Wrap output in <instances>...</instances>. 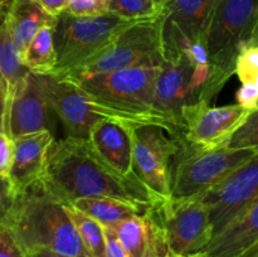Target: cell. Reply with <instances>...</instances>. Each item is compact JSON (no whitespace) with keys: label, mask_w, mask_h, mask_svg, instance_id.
I'll list each match as a JSON object with an SVG mask.
<instances>
[{"label":"cell","mask_w":258,"mask_h":257,"mask_svg":"<svg viewBox=\"0 0 258 257\" xmlns=\"http://www.w3.org/2000/svg\"><path fill=\"white\" fill-rule=\"evenodd\" d=\"M35 2L52 17H57L64 12L68 4V0H35Z\"/></svg>","instance_id":"e575fe53"},{"label":"cell","mask_w":258,"mask_h":257,"mask_svg":"<svg viewBox=\"0 0 258 257\" xmlns=\"http://www.w3.org/2000/svg\"><path fill=\"white\" fill-rule=\"evenodd\" d=\"M258 246V201L212 236L202 257H242Z\"/></svg>","instance_id":"ac0fdd59"},{"label":"cell","mask_w":258,"mask_h":257,"mask_svg":"<svg viewBox=\"0 0 258 257\" xmlns=\"http://www.w3.org/2000/svg\"><path fill=\"white\" fill-rule=\"evenodd\" d=\"M0 257H24L10 232L0 224Z\"/></svg>","instance_id":"4dcf8cb0"},{"label":"cell","mask_w":258,"mask_h":257,"mask_svg":"<svg viewBox=\"0 0 258 257\" xmlns=\"http://www.w3.org/2000/svg\"><path fill=\"white\" fill-rule=\"evenodd\" d=\"M67 206L77 209L81 213L95 219L102 227H113L123 219L134 214L144 213L149 208H139L133 204L106 197L96 198H80L71 202Z\"/></svg>","instance_id":"44dd1931"},{"label":"cell","mask_w":258,"mask_h":257,"mask_svg":"<svg viewBox=\"0 0 258 257\" xmlns=\"http://www.w3.org/2000/svg\"><path fill=\"white\" fill-rule=\"evenodd\" d=\"M54 18L35 0H10L7 9V23L20 57L38 30L44 25L53 24Z\"/></svg>","instance_id":"ffe728a7"},{"label":"cell","mask_w":258,"mask_h":257,"mask_svg":"<svg viewBox=\"0 0 258 257\" xmlns=\"http://www.w3.org/2000/svg\"><path fill=\"white\" fill-rule=\"evenodd\" d=\"M133 128L110 120H101L91 128L87 139L111 166L125 175L135 174L133 170Z\"/></svg>","instance_id":"d6986e66"},{"label":"cell","mask_w":258,"mask_h":257,"mask_svg":"<svg viewBox=\"0 0 258 257\" xmlns=\"http://www.w3.org/2000/svg\"><path fill=\"white\" fill-rule=\"evenodd\" d=\"M154 2H155L156 4L159 5V7H163V3H164V0H154Z\"/></svg>","instance_id":"74e56055"},{"label":"cell","mask_w":258,"mask_h":257,"mask_svg":"<svg viewBox=\"0 0 258 257\" xmlns=\"http://www.w3.org/2000/svg\"><path fill=\"white\" fill-rule=\"evenodd\" d=\"M66 12L76 17H100L108 13V0H68Z\"/></svg>","instance_id":"83f0119b"},{"label":"cell","mask_w":258,"mask_h":257,"mask_svg":"<svg viewBox=\"0 0 258 257\" xmlns=\"http://www.w3.org/2000/svg\"><path fill=\"white\" fill-rule=\"evenodd\" d=\"M10 0H0V4H5V3H9Z\"/></svg>","instance_id":"f35d334b"},{"label":"cell","mask_w":258,"mask_h":257,"mask_svg":"<svg viewBox=\"0 0 258 257\" xmlns=\"http://www.w3.org/2000/svg\"><path fill=\"white\" fill-rule=\"evenodd\" d=\"M191 257H202V256H199V254L197 253V254H194V256H191Z\"/></svg>","instance_id":"ab89813d"},{"label":"cell","mask_w":258,"mask_h":257,"mask_svg":"<svg viewBox=\"0 0 258 257\" xmlns=\"http://www.w3.org/2000/svg\"><path fill=\"white\" fill-rule=\"evenodd\" d=\"M258 83H242L237 92V103L249 111L257 110Z\"/></svg>","instance_id":"f1b7e54d"},{"label":"cell","mask_w":258,"mask_h":257,"mask_svg":"<svg viewBox=\"0 0 258 257\" xmlns=\"http://www.w3.org/2000/svg\"><path fill=\"white\" fill-rule=\"evenodd\" d=\"M138 20L107 13L100 17H76L64 10L52 25L55 50L53 76L64 77L73 70L106 49L118 34Z\"/></svg>","instance_id":"5b68a950"},{"label":"cell","mask_w":258,"mask_h":257,"mask_svg":"<svg viewBox=\"0 0 258 257\" xmlns=\"http://www.w3.org/2000/svg\"><path fill=\"white\" fill-rule=\"evenodd\" d=\"M242 257H258V246L253 247L251 251H248L246 254H243Z\"/></svg>","instance_id":"8d00e7d4"},{"label":"cell","mask_w":258,"mask_h":257,"mask_svg":"<svg viewBox=\"0 0 258 257\" xmlns=\"http://www.w3.org/2000/svg\"><path fill=\"white\" fill-rule=\"evenodd\" d=\"M24 257H73L68 254L58 253V252L49 251V249H33V251L24 253Z\"/></svg>","instance_id":"d590c367"},{"label":"cell","mask_w":258,"mask_h":257,"mask_svg":"<svg viewBox=\"0 0 258 257\" xmlns=\"http://www.w3.org/2000/svg\"><path fill=\"white\" fill-rule=\"evenodd\" d=\"M40 78L48 103L64 126L67 136L88 139L91 128L106 120L75 82L53 75H40Z\"/></svg>","instance_id":"9a60e30c"},{"label":"cell","mask_w":258,"mask_h":257,"mask_svg":"<svg viewBox=\"0 0 258 257\" xmlns=\"http://www.w3.org/2000/svg\"><path fill=\"white\" fill-rule=\"evenodd\" d=\"M105 233V254L106 257H127L125 249L121 246L115 231L111 227H103Z\"/></svg>","instance_id":"1f68e13d"},{"label":"cell","mask_w":258,"mask_h":257,"mask_svg":"<svg viewBox=\"0 0 258 257\" xmlns=\"http://www.w3.org/2000/svg\"><path fill=\"white\" fill-rule=\"evenodd\" d=\"M160 204L111 227L127 257H175L166 238Z\"/></svg>","instance_id":"2e32d148"},{"label":"cell","mask_w":258,"mask_h":257,"mask_svg":"<svg viewBox=\"0 0 258 257\" xmlns=\"http://www.w3.org/2000/svg\"><path fill=\"white\" fill-rule=\"evenodd\" d=\"M68 213L88 257H106L103 227L95 219L68 206Z\"/></svg>","instance_id":"cb8c5ba5"},{"label":"cell","mask_w":258,"mask_h":257,"mask_svg":"<svg viewBox=\"0 0 258 257\" xmlns=\"http://www.w3.org/2000/svg\"><path fill=\"white\" fill-rule=\"evenodd\" d=\"M193 68L185 54L166 57L159 66L154 88L153 112L173 138L181 136V112L191 103L190 85Z\"/></svg>","instance_id":"7c38bea8"},{"label":"cell","mask_w":258,"mask_h":257,"mask_svg":"<svg viewBox=\"0 0 258 257\" xmlns=\"http://www.w3.org/2000/svg\"><path fill=\"white\" fill-rule=\"evenodd\" d=\"M133 170L138 178L160 199L170 197L171 161L179 148L176 138L158 125L131 130Z\"/></svg>","instance_id":"ba28073f"},{"label":"cell","mask_w":258,"mask_h":257,"mask_svg":"<svg viewBox=\"0 0 258 257\" xmlns=\"http://www.w3.org/2000/svg\"><path fill=\"white\" fill-rule=\"evenodd\" d=\"M9 3L0 4V73L8 85V90H13L18 81L25 76L27 68L22 65L20 55L15 48L7 23V9ZM9 98V97H8Z\"/></svg>","instance_id":"603a6c76"},{"label":"cell","mask_w":258,"mask_h":257,"mask_svg":"<svg viewBox=\"0 0 258 257\" xmlns=\"http://www.w3.org/2000/svg\"><path fill=\"white\" fill-rule=\"evenodd\" d=\"M42 180L66 204L80 198L106 197L139 208L163 203L136 174L125 175L111 166L87 139L67 136L54 141Z\"/></svg>","instance_id":"6da1fadb"},{"label":"cell","mask_w":258,"mask_h":257,"mask_svg":"<svg viewBox=\"0 0 258 257\" xmlns=\"http://www.w3.org/2000/svg\"><path fill=\"white\" fill-rule=\"evenodd\" d=\"M227 146L233 149H257L258 150V110L252 111L248 117L237 127Z\"/></svg>","instance_id":"484cf974"},{"label":"cell","mask_w":258,"mask_h":257,"mask_svg":"<svg viewBox=\"0 0 258 257\" xmlns=\"http://www.w3.org/2000/svg\"><path fill=\"white\" fill-rule=\"evenodd\" d=\"M53 115L40 75L28 71L9 93L5 134L14 139L42 130L52 133Z\"/></svg>","instance_id":"5bb4252c"},{"label":"cell","mask_w":258,"mask_h":257,"mask_svg":"<svg viewBox=\"0 0 258 257\" xmlns=\"http://www.w3.org/2000/svg\"><path fill=\"white\" fill-rule=\"evenodd\" d=\"M13 197H14V193H13L8 178H0V221L7 214L8 209L12 204Z\"/></svg>","instance_id":"d6a6232c"},{"label":"cell","mask_w":258,"mask_h":257,"mask_svg":"<svg viewBox=\"0 0 258 257\" xmlns=\"http://www.w3.org/2000/svg\"><path fill=\"white\" fill-rule=\"evenodd\" d=\"M199 197L208 212L214 234L258 201V156Z\"/></svg>","instance_id":"8fae6325"},{"label":"cell","mask_w":258,"mask_h":257,"mask_svg":"<svg viewBox=\"0 0 258 257\" xmlns=\"http://www.w3.org/2000/svg\"><path fill=\"white\" fill-rule=\"evenodd\" d=\"M8 97H9V90L5 82L4 77L0 73V133L5 134V116H7Z\"/></svg>","instance_id":"836d02e7"},{"label":"cell","mask_w":258,"mask_h":257,"mask_svg":"<svg viewBox=\"0 0 258 257\" xmlns=\"http://www.w3.org/2000/svg\"><path fill=\"white\" fill-rule=\"evenodd\" d=\"M234 75L241 83H258V44L241 50L234 65Z\"/></svg>","instance_id":"4316f807"},{"label":"cell","mask_w":258,"mask_h":257,"mask_svg":"<svg viewBox=\"0 0 258 257\" xmlns=\"http://www.w3.org/2000/svg\"><path fill=\"white\" fill-rule=\"evenodd\" d=\"M178 141L179 148L170 169L171 198L202 196L222 179L258 156L257 149L199 148L180 139Z\"/></svg>","instance_id":"8992f818"},{"label":"cell","mask_w":258,"mask_h":257,"mask_svg":"<svg viewBox=\"0 0 258 257\" xmlns=\"http://www.w3.org/2000/svg\"><path fill=\"white\" fill-rule=\"evenodd\" d=\"M165 59L161 40L160 15L138 20L123 30L103 52L66 75L64 80H80L97 73L123 68L153 66L159 67Z\"/></svg>","instance_id":"52a82bcc"},{"label":"cell","mask_w":258,"mask_h":257,"mask_svg":"<svg viewBox=\"0 0 258 257\" xmlns=\"http://www.w3.org/2000/svg\"><path fill=\"white\" fill-rule=\"evenodd\" d=\"M213 5L214 0H164L160 25L165 58L203 42Z\"/></svg>","instance_id":"4fadbf2b"},{"label":"cell","mask_w":258,"mask_h":257,"mask_svg":"<svg viewBox=\"0 0 258 257\" xmlns=\"http://www.w3.org/2000/svg\"><path fill=\"white\" fill-rule=\"evenodd\" d=\"M12 141L13 161L8 180L13 193H17L42 179L48 154L55 140L50 131L42 130L18 136Z\"/></svg>","instance_id":"e0dca14e"},{"label":"cell","mask_w":258,"mask_h":257,"mask_svg":"<svg viewBox=\"0 0 258 257\" xmlns=\"http://www.w3.org/2000/svg\"><path fill=\"white\" fill-rule=\"evenodd\" d=\"M251 112L238 103L217 107L202 100L188 103L181 112L179 139L199 148L227 146L237 127Z\"/></svg>","instance_id":"30bf717a"},{"label":"cell","mask_w":258,"mask_h":257,"mask_svg":"<svg viewBox=\"0 0 258 257\" xmlns=\"http://www.w3.org/2000/svg\"><path fill=\"white\" fill-rule=\"evenodd\" d=\"M52 25H44L30 39L20 57L22 65L37 75H53L55 70V50L53 45Z\"/></svg>","instance_id":"7402d4cb"},{"label":"cell","mask_w":258,"mask_h":257,"mask_svg":"<svg viewBox=\"0 0 258 257\" xmlns=\"http://www.w3.org/2000/svg\"><path fill=\"white\" fill-rule=\"evenodd\" d=\"M203 44L209 76L197 101L212 103L234 75L241 50L258 44V0H214Z\"/></svg>","instance_id":"3957f363"},{"label":"cell","mask_w":258,"mask_h":257,"mask_svg":"<svg viewBox=\"0 0 258 257\" xmlns=\"http://www.w3.org/2000/svg\"><path fill=\"white\" fill-rule=\"evenodd\" d=\"M13 161V141L7 134L0 133V178H8Z\"/></svg>","instance_id":"f546056e"},{"label":"cell","mask_w":258,"mask_h":257,"mask_svg":"<svg viewBox=\"0 0 258 257\" xmlns=\"http://www.w3.org/2000/svg\"><path fill=\"white\" fill-rule=\"evenodd\" d=\"M0 224L10 232L23 253L49 249L73 257H88L68 206L42 179L14 193Z\"/></svg>","instance_id":"7a4b0ae2"},{"label":"cell","mask_w":258,"mask_h":257,"mask_svg":"<svg viewBox=\"0 0 258 257\" xmlns=\"http://www.w3.org/2000/svg\"><path fill=\"white\" fill-rule=\"evenodd\" d=\"M160 214L169 247L175 257L199 253L212 238L208 212L201 197H169L160 204Z\"/></svg>","instance_id":"9c48e42d"},{"label":"cell","mask_w":258,"mask_h":257,"mask_svg":"<svg viewBox=\"0 0 258 257\" xmlns=\"http://www.w3.org/2000/svg\"><path fill=\"white\" fill-rule=\"evenodd\" d=\"M158 71L159 67L140 66L97 73L72 82L87 95L106 120L127 127L145 125L163 127L153 112Z\"/></svg>","instance_id":"277c9868"},{"label":"cell","mask_w":258,"mask_h":257,"mask_svg":"<svg viewBox=\"0 0 258 257\" xmlns=\"http://www.w3.org/2000/svg\"><path fill=\"white\" fill-rule=\"evenodd\" d=\"M160 12L161 7L154 0H108V13L125 19H153Z\"/></svg>","instance_id":"d4e9b609"}]
</instances>
